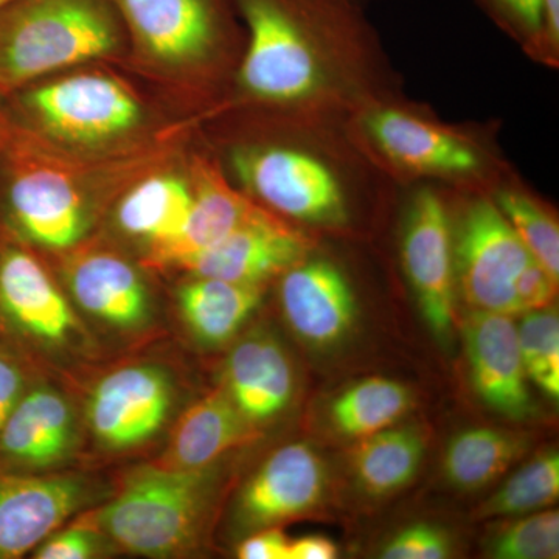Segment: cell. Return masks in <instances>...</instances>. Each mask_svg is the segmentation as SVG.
I'll return each mask as SVG.
<instances>
[{"mask_svg":"<svg viewBox=\"0 0 559 559\" xmlns=\"http://www.w3.org/2000/svg\"><path fill=\"white\" fill-rule=\"evenodd\" d=\"M249 31L242 87L260 100L318 103L334 83L326 51L356 35L352 0H235Z\"/></svg>","mask_w":559,"mask_h":559,"instance_id":"6da1fadb","label":"cell"},{"mask_svg":"<svg viewBox=\"0 0 559 559\" xmlns=\"http://www.w3.org/2000/svg\"><path fill=\"white\" fill-rule=\"evenodd\" d=\"M119 40L110 0H14L0 10V91L105 57Z\"/></svg>","mask_w":559,"mask_h":559,"instance_id":"7a4b0ae2","label":"cell"},{"mask_svg":"<svg viewBox=\"0 0 559 559\" xmlns=\"http://www.w3.org/2000/svg\"><path fill=\"white\" fill-rule=\"evenodd\" d=\"M204 481L202 469H140L103 511V528L134 554L165 557L178 551L193 538L204 506Z\"/></svg>","mask_w":559,"mask_h":559,"instance_id":"3957f363","label":"cell"},{"mask_svg":"<svg viewBox=\"0 0 559 559\" xmlns=\"http://www.w3.org/2000/svg\"><path fill=\"white\" fill-rule=\"evenodd\" d=\"M231 165L250 193L289 218L318 226L347 221V201L336 173L307 151L250 146L235 151Z\"/></svg>","mask_w":559,"mask_h":559,"instance_id":"277c9868","label":"cell"},{"mask_svg":"<svg viewBox=\"0 0 559 559\" xmlns=\"http://www.w3.org/2000/svg\"><path fill=\"white\" fill-rule=\"evenodd\" d=\"M532 260L496 202L471 205L460 227L457 282L473 311L520 316L514 283Z\"/></svg>","mask_w":559,"mask_h":559,"instance_id":"5b68a950","label":"cell"},{"mask_svg":"<svg viewBox=\"0 0 559 559\" xmlns=\"http://www.w3.org/2000/svg\"><path fill=\"white\" fill-rule=\"evenodd\" d=\"M25 106L51 134L76 143L105 142L142 119L138 100L119 81L81 73L28 92Z\"/></svg>","mask_w":559,"mask_h":559,"instance_id":"8992f818","label":"cell"},{"mask_svg":"<svg viewBox=\"0 0 559 559\" xmlns=\"http://www.w3.org/2000/svg\"><path fill=\"white\" fill-rule=\"evenodd\" d=\"M401 257L429 330L437 340L450 341L455 318L454 249L447 209L433 191H418L412 200Z\"/></svg>","mask_w":559,"mask_h":559,"instance_id":"52a82bcc","label":"cell"},{"mask_svg":"<svg viewBox=\"0 0 559 559\" xmlns=\"http://www.w3.org/2000/svg\"><path fill=\"white\" fill-rule=\"evenodd\" d=\"M471 382L489 409L521 421L535 412L513 318L473 311L465 325Z\"/></svg>","mask_w":559,"mask_h":559,"instance_id":"ba28073f","label":"cell"},{"mask_svg":"<svg viewBox=\"0 0 559 559\" xmlns=\"http://www.w3.org/2000/svg\"><path fill=\"white\" fill-rule=\"evenodd\" d=\"M280 300L290 329L314 348L341 344L358 318L355 290L330 260H304L286 271Z\"/></svg>","mask_w":559,"mask_h":559,"instance_id":"9c48e42d","label":"cell"},{"mask_svg":"<svg viewBox=\"0 0 559 559\" xmlns=\"http://www.w3.org/2000/svg\"><path fill=\"white\" fill-rule=\"evenodd\" d=\"M132 36L154 60L189 64L215 47L221 0H110Z\"/></svg>","mask_w":559,"mask_h":559,"instance_id":"30bf717a","label":"cell"},{"mask_svg":"<svg viewBox=\"0 0 559 559\" xmlns=\"http://www.w3.org/2000/svg\"><path fill=\"white\" fill-rule=\"evenodd\" d=\"M170 403V382L164 371L128 367L106 377L92 393V429L109 447H134L159 430Z\"/></svg>","mask_w":559,"mask_h":559,"instance_id":"8fae6325","label":"cell"},{"mask_svg":"<svg viewBox=\"0 0 559 559\" xmlns=\"http://www.w3.org/2000/svg\"><path fill=\"white\" fill-rule=\"evenodd\" d=\"M307 252L308 241L304 235L264 213L180 267L198 277L261 286L304 261Z\"/></svg>","mask_w":559,"mask_h":559,"instance_id":"7c38bea8","label":"cell"},{"mask_svg":"<svg viewBox=\"0 0 559 559\" xmlns=\"http://www.w3.org/2000/svg\"><path fill=\"white\" fill-rule=\"evenodd\" d=\"M325 463L310 444L275 451L242 489L240 513L250 527H267L308 513L322 502Z\"/></svg>","mask_w":559,"mask_h":559,"instance_id":"4fadbf2b","label":"cell"},{"mask_svg":"<svg viewBox=\"0 0 559 559\" xmlns=\"http://www.w3.org/2000/svg\"><path fill=\"white\" fill-rule=\"evenodd\" d=\"M366 127L381 153L404 170L465 176L480 168L479 151L469 142L404 110H373L367 116Z\"/></svg>","mask_w":559,"mask_h":559,"instance_id":"5bb4252c","label":"cell"},{"mask_svg":"<svg viewBox=\"0 0 559 559\" xmlns=\"http://www.w3.org/2000/svg\"><path fill=\"white\" fill-rule=\"evenodd\" d=\"M84 499L70 477L0 480V559L20 558L68 520Z\"/></svg>","mask_w":559,"mask_h":559,"instance_id":"9a60e30c","label":"cell"},{"mask_svg":"<svg viewBox=\"0 0 559 559\" xmlns=\"http://www.w3.org/2000/svg\"><path fill=\"white\" fill-rule=\"evenodd\" d=\"M7 200L17 226L38 245L64 249L83 235V201L61 173L43 167L17 168L11 173Z\"/></svg>","mask_w":559,"mask_h":559,"instance_id":"2e32d148","label":"cell"},{"mask_svg":"<svg viewBox=\"0 0 559 559\" xmlns=\"http://www.w3.org/2000/svg\"><path fill=\"white\" fill-rule=\"evenodd\" d=\"M194 178L193 200L182 227L170 240L153 245L151 257L157 263L182 266L264 215L263 210L231 190L218 171L202 165Z\"/></svg>","mask_w":559,"mask_h":559,"instance_id":"e0dca14e","label":"cell"},{"mask_svg":"<svg viewBox=\"0 0 559 559\" xmlns=\"http://www.w3.org/2000/svg\"><path fill=\"white\" fill-rule=\"evenodd\" d=\"M227 393L253 425L282 414L294 395V370L282 345L267 334H253L231 349Z\"/></svg>","mask_w":559,"mask_h":559,"instance_id":"ac0fdd59","label":"cell"},{"mask_svg":"<svg viewBox=\"0 0 559 559\" xmlns=\"http://www.w3.org/2000/svg\"><path fill=\"white\" fill-rule=\"evenodd\" d=\"M259 437L257 425L218 390L191 406L179 419L165 454V468L202 469L234 448Z\"/></svg>","mask_w":559,"mask_h":559,"instance_id":"d6986e66","label":"cell"},{"mask_svg":"<svg viewBox=\"0 0 559 559\" xmlns=\"http://www.w3.org/2000/svg\"><path fill=\"white\" fill-rule=\"evenodd\" d=\"M0 304L40 340L62 341L73 329L68 301L38 261L21 250H9L0 259Z\"/></svg>","mask_w":559,"mask_h":559,"instance_id":"ffe728a7","label":"cell"},{"mask_svg":"<svg viewBox=\"0 0 559 559\" xmlns=\"http://www.w3.org/2000/svg\"><path fill=\"white\" fill-rule=\"evenodd\" d=\"M76 301L112 325L138 326L148 314V294L138 272L127 261L106 253L86 257L70 272Z\"/></svg>","mask_w":559,"mask_h":559,"instance_id":"44dd1931","label":"cell"},{"mask_svg":"<svg viewBox=\"0 0 559 559\" xmlns=\"http://www.w3.org/2000/svg\"><path fill=\"white\" fill-rule=\"evenodd\" d=\"M0 436L3 450L14 459L36 465L57 462L72 439V414L57 393L36 390L17 401Z\"/></svg>","mask_w":559,"mask_h":559,"instance_id":"7402d4cb","label":"cell"},{"mask_svg":"<svg viewBox=\"0 0 559 559\" xmlns=\"http://www.w3.org/2000/svg\"><path fill=\"white\" fill-rule=\"evenodd\" d=\"M426 439L417 428H389L366 439L349 452V466L356 485L370 498H385L414 480Z\"/></svg>","mask_w":559,"mask_h":559,"instance_id":"603a6c76","label":"cell"},{"mask_svg":"<svg viewBox=\"0 0 559 559\" xmlns=\"http://www.w3.org/2000/svg\"><path fill=\"white\" fill-rule=\"evenodd\" d=\"M260 300V285L198 275L179 290L183 319L201 341L213 345L231 340Z\"/></svg>","mask_w":559,"mask_h":559,"instance_id":"cb8c5ba5","label":"cell"},{"mask_svg":"<svg viewBox=\"0 0 559 559\" xmlns=\"http://www.w3.org/2000/svg\"><path fill=\"white\" fill-rule=\"evenodd\" d=\"M527 448V437L509 430H462L450 441L444 452V477L460 491H477L499 479L525 454Z\"/></svg>","mask_w":559,"mask_h":559,"instance_id":"d4e9b609","label":"cell"},{"mask_svg":"<svg viewBox=\"0 0 559 559\" xmlns=\"http://www.w3.org/2000/svg\"><path fill=\"white\" fill-rule=\"evenodd\" d=\"M414 406L406 385L389 378H367L349 385L330 406L334 430L348 439H366L392 428Z\"/></svg>","mask_w":559,"mask_h":559,"instance_id":"484cf974","label":"cell"},{"mask_svg":"<svg viewBox=\"0 0 559 559\" xmlns=\"http://www.w3.org/2000/svg\"><path fill=\"white\" fill-rule=\"evenodd\" d=\"M191 200L193 193L186 180L175 176H154L124 197L117 219L128 234L157 245L178 234Z\"/></svg>","mask_w":559,"mask_h":559,"instance_id":"4316f807","label":"cell"},{"mask_svg":"<svg viewBox=\"0 0 559 559\" xmlns=\"http://www.w3.org/2000/svg\"><path fill=\"white\" fill-rule=\"evenodd\" d=\"M559 496V455L547 451L530 460L516 474L510 477L489 496L476 516L502 518L524 516L544 510L557 502Z\"/></svg>","mask_w":559,"mask_h":559,"instance_id":"83f0119b","label":"cell"},{"mask_svg":"<svg viewBox=\"0 0 559 559\" xmlns=\"http://www.w3.org/2000/svg\"><path fill=\"white\" fill-rule=\"evenodd\" d=\"M518 337L528 381L551 400L559 399V319L551 307L524 312Z\"/></svg>","mask_w":559,"mask_h":559,"instance_id":"f1b7e54d","label":"cell"},{"mask_svg":"<svg viewBox=\"0 0 559 559\" xmlns=\"http://www.w3.org/2000/svg\"><path fill=\"white\" fill-rule=\"evenodd\" d=\"M496 205L503 213L532 259L559 283V229L557 219L521 191L503 190Z\"/></svg>","mask_w":559,"mask_h":559,"instance_id":"f546056e","label":"cell"},{"mask_svg":"<svg viewBox=\"0 0 559 559\" xmlns=\"http://www.w3.org/2000/svg\"><path fill=\"white\" fill-rule=\"evenodd\" d=\"M488 554L498 559H557L558 511H539L511 522L489 540Z\"/></svg>","mask_w":559,"mask_h":559,"instance_id":"4dcf8cb0","label":"cell"},{"mask_svg":"<svg viewBox=\"0 0 559 559\" xmlns=\"http://www.w3.org/2000/svg\"><path fill=\"white\" fill-rule=\"evenodd\" d=\"M452 555V539L443 528L415 524L401 530L381 549L385 559H444Z\"/></svg>","mask_w":559,"mask_h":559,"instance_id":"1f68e13d","label":"cell"},{"mask_svg":"<svg viewBox=\"0 0 559 559\" xmlns=\"http://www.w3.org/2000/svg\"><path fill=\"white\" fill-rule=\"evenodd\" d=\"M557 290L558 282L550 277L549 272L535 260L530 261L514 283V296H516L520 316L550 307Z\"/></svg>","mask_w":559,"mask_h":559,"instance_id":"d6a6232c","label":"cell"},{"mask_svg":"<svg viewBox=\"0 0 559 559\" xmlns=\"http://www.w3.org/2000/svg\"><path fill=\"white\" fill-rule=\"evenodd\" d=\"M489 10L530 43H540L543 0H484Z\"/></svg>","mask_w":559,"mask_h":559,"instance_id":"836d02e7","label":"cell"},{"mask_svg":"<svg viewBox=\"0 0 559 559\" xmlns=\"http://www.w3.org/2000/svg\"><path fill=\"white\" fill-rule=\"evenodd\" d=\"M95 551V540L86 530L73 528L47 540L36 554L40 559H84Z\"/></svg>","mask_w":559,"mask_h":559,"instance_id":"e575fe53","label":"cell"},{"mask_svg":"<svg viewBox=\"0 0 559 559\" xmlns=\"http://www.w3.org/2000/svg\"><path fill=\"white\" fill-rule=\"evenodd\" d=\"M289 540L277 528L261 530L238 547L241 559H288Z\"/></svg>","mask_w":559,"mask_h":559,"instance_id":"d590c367","label":"cell"},{"mask_svg":"<svg viewBox=\"0 0 559 559\" xmlns=\"http://www.w3.org/2000/svg\"><path fill=\"white\" fill-rule=\"evenodd\" d=\"M22 378L16 367L0 358V430L20 401Z\"/></svg>","mask_w":559,"mask_h":559,"instance_id":"8d00e7d4","label":"cell"},{"mask_svg":"<svg viewBox=\"0 0 559 559\" xmlns=\"http://www.w3.org/2000/svg\"><path fill=\"white\" fill-rule=\"evenodd\" d=\"M337 554L336 544L323 536H305L288 547V559H333Z\"/></svg>","mask_w":559,"mask_h":559,"instance_id":"74e56055","label":"cell"},{"mask_svg":"<svg viewBox=\"0 0 559 559\" xmlns=\"http://www.w3.org/2000/svg\"><path fill=\"white\" fill-rule=\"evenodd\" d=\"M557 55L559 46V0H543L540 43Z\"/></svg>","mask_w":559,"mask_h":559,"instance_id":"f35d334b","label":"cell"},{"mask_svg":"<svg viewBox=\"0 0 559 559\" xmlns=\"http://www.w3.org/2000/svg\"><path fill=\"white\" fill-rule=\"evenodd\" d=\"M11 2H14V0H0V10H2L3 7L10 5Z\"/></svg>","mask_w":559,"mask_h":559,"instance_id":"ab89813d","label":"cell"},{"mask_svg":"<svg viewBox=\"0 0 559 559\" xmlns=\"http://www.w3.org/2000/svg\"><path fill=\"white\" fill-rule=\"evenodd\" d=\"M2 128H3V120H2V116H0V138H2Z\"/></svg>","mask_w":559,"mask_h":559,"instance_id":"60d3db41","label":"cell"},{"mask_svg":"<svg viewBox=\"0 0 559 559\" xmlns=\"http://www.w3.org/2000/svg\"><path fill=\"white\" fill-rule=\"evenodd\" d=\"M352 2H356V3H358V2H359V0H352Z\"/></svg>","mask_w":559,"mask_h":559,"instance_id":"b9f144b4","label":"cell"}]
</instances>
